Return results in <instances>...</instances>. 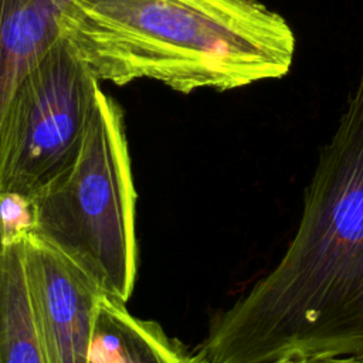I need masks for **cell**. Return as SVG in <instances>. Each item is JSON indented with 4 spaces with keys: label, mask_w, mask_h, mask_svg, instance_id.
<instances>
[{
    "label": "cell",
    "mask_w": 363,
    "mask_h": 363,
    "mask_svg": "<svg viewBox=\"0 0 363 363\" xmlns=\"http://www.w3.org/2000/svg\"><path fill=\"white\" fill-rule=\"evenodd\" d=\"M37 217L31 196L0 191V245H11L27 240L35 233Z\"/></svg>",
    "instance_id": "9c48e42d"
},
{
    "label": "cell",
    "mask_w": 363,
    "mask_h": 363,
    "mask_svg": "<svg viewBox=\"0 0 363 363\" xmlns=\"http://www.w3.org/2000/svg\"><path fill=\"white\" fill-rule=\"evenodd\" d=\"M271 363H363L354 357H309V359H288Z\"/></svg>",
    "instance_id": "30bf717a"
},
{
    "label": "cell",
    "mask_w": 363,
    "mask_h": 363,
    "mask_svg": "<svg viewBox=\"0 0 363 363\" xmlns=\"http://www.w3.org/2000/svg\"><path fill=\"white\" fill-rule=\"evenodd\" d=\"M58 33L99 82L189 95L288 74L295 34L261 0H68Z\"/></svg>",
    "instance_id": "7a4b0ae2"
},
{
    "label": "cell",
    "mask_w": 363,
    "mask_h": 363,
    "mask_svg": "<svg viewBox=\"0 0 363 363\" xmlns=\"http://www.w3.org/2000/svg\"><path fill=\"white\" fill-rule=\"evenodd\" d=\"M88 363H197L194 353L155 320L132 315L126 303L101 295Z\"/></svg>",
    "instance_id": "52a82bcc"
},
{
    "label": "cell",
    "mask_w": 363,
    "mask_h": 363,
    "mask_svg": "<svg viewBox=\"0 0 363 363\" xmlns=\"http://www.w3.org/2000/svg\"><path fill=\"white\" fill-rule=\"evenodd\" d=\"M34 323L45 363H88L101 291L35 235L23 242Z\"/></svg>",
    "instance_id": "5b68a950"
},
{
    "label": "cell",
    "mask_w": 363,
    "mask_h": 363,
    "mask_svg": "<svg viewBox=\"0 0 363 363\" xmlns=\"http://www.w3.org/2000/svg\"><path fill=\"white\" fill-rule=\"evenodd\" d=\"M31 197L33 235L79 268L101 294L126 303L138 269L136 191L125 111L102 86L74 160Z\"/></svg>",
    "instance_id": "3957f363"
},
{
    "label": "cell",
    "mask_w": 363,
    "mask_h": 363,
    "mask_svg": "<svg viewBox=\"0 0 363 363\" xmlns=\"http://www.w3.org/2000/svg\"><path fill=\"white\" fill-rule=\"evenodd\" d=\"M68 0H0V136L10 99L24 75L60 38Z\"/></svg>",
    "instance_id": "8992f818"
},
{
    "label": "cell",
    "mask_w": 363,
    "mask_h": 363,
    "mask_svg": "<svg viewBox=\"0 0 363 363\" xmlns=\"http://www.w3.org/2000/svg\"><path fill=\"white\" fill-rule=\"evenodd\" d=\"M197 363L363 360V68L275 268L217 315Z\"/></svg>",
    "instance_id": "6da1fadb"
},
{
    "label": "cell",
    "mask_w": 363,
    "mask_h": 363,
    "mask_svg": "<svg viewBox=\"0 0 363 363\" xmlns=\"http://www.w3.org/2000/svg\"><path fill=\"white\" fill-rule=\"evenodd\" d=\"M24 241L0 245V363H45L27 288Z\"/></svg>",
    "instance_id": "ba28073f"
},
{
    "label": "cell",
    "mask_w": 363,
    "mask_h": 363,
    "mask_svg": "<svg viewBox=\"0 0 363 363\" xmlns=\"http://www.w3.org/2000/svg\"><path fill=\"white\" fill-rule=\"evenodd\" d=\"M99 86L60 37L10 99L0 136V191L33 196L69 166Z\"/></svg>",
    "instance_id": "277c9868"
}]
</instances>
